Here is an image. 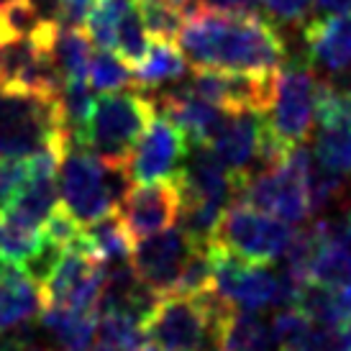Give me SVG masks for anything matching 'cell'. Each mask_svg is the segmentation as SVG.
Listing matches in <instances>:
<instances>
[{
  "mask_svg": "<svg viewBox=\"0 0 351 351\" xmlns=\"http://www.w3.org/2000/svg\"><path fill=\"white\" fill-rule=\"evenodd\" d=\"M177 41L195 67L269 75L287 62L282 34L259 13L193 8L185 13Z\"/></svg>",
  "mask_w": 351,
  "mask_h": 351,
  "instance_id": "6da1fadb",
  "label": "cell"
},
{
  "mask_svg": "<svg viewBox=\"0 0 351 351\" xmlns=\"http://www.w3.org/2000/svg\"><path fill=\"white\" fill-rule=\"evenodd\" d=\"M234 313V302L215 290L193 298L162 295L144 323V333L162 351H223Z\"/></svg>",
  "mask_w": 351,
  "mask_h": 351,
  "instance_id": "7a4b0ae2",
  "label": "cell"
},
{
  "mask_svg": "<svg viewBox=\"0 0 351 351\" xmlns=\"http://www.w3.org/2000/svg\"><path fill=\"white\" fill-rule=\"evenodd\" d=\"M72 141L59 98L19 85H0V159L26 162L44 149Z\"/></svg>",
  "mask_w": 351,
  "mask_h": 351,
  "instance_id": "3957f363",
  "label": "cell"
},
{
  "mask_svg": "<svg viewBox=\"0 0 351 351\" xmlns=\"http://www.w3.org/2000/svg\"><path fill=\"white\" fill-rule=\"evenodd\" d=\"M156 113V100L138 88L103 93L95 100L85 126L75 136L77 144L108 167H126L128 156Z\"/></svg>",
  "mask_w": 351,
  "mask_h": 351,
  "instance_id": "277c9868",
  "label": "cell"
},
{
  "mask_svg": "<svg viewBox=\"0 0 351 351\" xmlns=\"http://www.w3.org/2000/svg\"><path fill=\"white\" fill-rule=\"evenodd\" d=\"M126 167H108L88 149L69 141L57 167V187L62 208L80 226H88L113 213L128 190Z\"/></svg>",
  "mask_w": 351,
  "mask_h": 351,
  "instance_id": "5b68a950",
  "label": "cell"
},
{
  "mask_svg": "<svg viewBox=\"0 0 351 351\" xmlns=\"http://www.w3.org/2000/svg\"><path fill=\"white\" fill-rule=\"evenodd\" d=\"M313 165L315 162L311 152L302 144L287 149L277 165L259 169L246 182H241L234 203H244L290 226L302 223L313 213L311 195H308Z\"/></svg>",
  "mask_w": 351,
  "mask_h": 351,
  "instance_id": "8992f818",
  "label": "cell"
},
{
  "mask_svg": "<svg viewBox=\"0 0 351 351\" xmlns=\"http://www.w3.org/2000/svg\"><path fill=\"white\" fill-rule=\"evenodd\" d=\"M315 69L305 59L285 62L274 80L272 103L262 113L264 128L287 152L311 138L315 118Z\"/></svg>",
  "mask_w": 351,
  "mask_h": 351,
  "instance_id": "52a82bcc",
  "label": "cell"
},
{
  "mask_svg": "<svg viewBox=\"0 0 351 351\" xmlns=\"http://www.w3.org/2000/svg\"><path fill=\"white\" fill-rule=\"evenodd\" d=\"M295 228L244 203L226 208L213 231V244L249 264L269 267L293 244Z\"/></svg>",
  "mask_w": 351,
  "mask_h": 351,
  "instance_id": "ba28073f",
  "label": "cell"
},
{
  "mask_svg": "<svg viewBox=\"0 0 351 351\" xmlns=\"http://www.w3.org/2000/svg\"><path fill=\"white\" fill-rule=\"evenodd\" d=\"M315 123L313 156L318 167L339 177H351V85L318 80Z\"/></svg>",
  "mask_w": 351,
  "mask_h": 351,
  "instance_id": "9c48e42d",
  "label": "cell"
},
{
  "mask_svg": "<svg viewBox=\"0 0 351 351\" xmlns=\"http://www.w3.org/2000/svg\"><path fill=\"white\" fill-rule=\"evenodd\" d=\"M187 154H190V141L185 134L167 116L154 113L128 156V180L134 185L177 180L187 162Z\"/></svg>",
  "mask_w": 351,
  "mask_h": 351,
  "instance_id": "30bf717a",
  "label": "cell"
},
{
  "mask_svg": "<svg viewBox=\"0 0 351 351\" xmlns=\"http://www.w3.org/2000/svg\"><path fill=\"white\" fill-rule=\"evenodd\" d=\"M262 144H264V118L262 113H226L221 128L210 138L208 149L215 159L226 167V172L234 177L239 187L252 175H256L262 165Z\"/></svg>",
  "mask_w": 351,
  "mask_h": 351,
  "instance_id": "8fae6325",
  "label": "cell"
},
{
  "mask_svg": "<svg viewBox=\"0 0 351 351\" xmlns=\"http://www.w3.org/2000/svg\"><path fill=\"white\" fill-rule=\"evenodd\" d=\"M180 208H182L180 185L177 180H167V182L128 187L116 213L121 215L131 239H147L175 226V221L180 218Z\"/></svg>",
  "mask_w": 351,
  "mask_h": 351,
  "instance_id": "7c38bea8",
  "label": "cell"
},
{
  "mask_svg": "<svg viewBox=\"0 0 351 351\" xmlns=\"http://www.w3.org/2000/svg\"><path fill=\"white\" fill-rule=\"evenodd\" d=\"M193 241L182 228H165L159 234L138 239L131 252V267L144 285L159 295H167L175 285L177 274L185 264L187 254L193 252Z\"/></svg>",
  "mask_w": 351,
  "mask_h": 351,
  "instance_id": "4fadbf2b",
  "label": "cell"
},
{
  "mask_svg": "<svg viewBox=\"0 0 351 351\" xmlns=\"http://www.w3.org/2000/svg\"><path fill=\"white\" fill-rule=\"evenodd\" d=\"M305 62L328 75H351V13H328L302 23Z\"/></svg>",
  "mask_w": 351,
  "mask_h": 351,
  "instance_id": "5bb4252c",
  "label": "cell"
},
{
  "mask_svg": "<svg viewBox=\"0 0 351 351\" xmlns=\"http://www.w3.org/2000/svg\"><path fill=\"white\" fill-rule=\"evenodd\" d=\"M47 308L41 285H36L19 264L0 259V333L36 321Z\"/></svg>",
  "mask_w": 351,
  "mask_h": 351,
  "instance_id": "9a60e30c",
  "label": "cell"
},
{
  "mask_svg": "<svg viewBox=\"0 0 351 351\" xmlns=\"http://www.w3.org/2000/svg\"><path fill=\"white\" fill-rule=\"evenodd\" d=\"M159 103H162L165 116L185 134L190 147H208L210 138L215 136V131L221 128V123H223L226 118V113L221 108L200 100L185 85L162 95Z\"/></svg>",
  "mask_w": 351,
  "mask_h": 351,
  "instance_id": "2e32d148",
  "label": "cell"
},
{
  "mask_svg": "<svg viewBox=\"0 0 351 351\" xmlns=\"http://www.w3.org/2000/svg\"><path fill=\"white\" fill-rule=\"evenodd\" d=\"M39 326L51 339L54 351H90L98 331V315L67 305H47L39 313Z\"/></svg>",
  "mask_w": 351,
  "mask_h": 351,
  "instance_id": "e0dca14e",
  "label": "cell"
},
{
  "mask_svg": "<svg viewBox=\"0 0 351 351\" xmlns=\"http://www.w3.org/2000/svg\"><path fill=\"white\" fill-rule=\"evenodd\" d=\"M77 239L80 244L85 246V252L100 264L128 262L131 252H134V239H131L128 228L123 226L116 210L93 221V223L82 226Z\"/></svg>",
  "mask_w": 351,
  "mask_h": 351,
  "instance_id": "ac0fdd59",
  "label": "cell"
},
{
  "mask_svg": "<svg viewBox=\"0 0 351 351\" xmlns=\"http://www.w3.org/2000/svg\"><path fill=\"white\" fill-rule=\"evenodd\" d=\"M187 75V59L175 41L152 39L147 57L134 67V82L138 90L162 88L167 82H177Z\"/></svg>",
  "mask_w": 351,
  "mask_h": 351,
  "instance_id": "d6986e66",
  "label": "cell"
},
{
  "mask_svg": "<svg viewBox=\"0 0 351 351\" xmlns=\"http://www.w3.org/2000/svg\"><path fill=\"white\" fill-rule=\"evenodd\" d=\"M49 54L54 59V64L59 67V72L64 75V80H85L88 77L90 57H93V41H90L88 31H82L80 26L59 23Z\"/></svg>",
  "mask_w": 351,
  "mask_h": 351,
  "instance_id": "ffe728a7",
  "label": "cell"
},
{
  "mask_svg": "<svg viewBox=\"0 0 351 351\" xmlns=\"http://www.w3.org/2000/svg\"><path fill=\"white\" fill-rule=\"evenodd\" d=\"M272 343V323L262 318V313L236 308L226 333L223 351H269Z\"/></svg>",
  "mask_w": 351,
  "mask_h": 351,
  "instance_id": "44dd1931",
  "label": "cell"
},
{
  "mask_svg": "<svg viewBox=\"0 0 351 351\" xmlns=\"http://www.w3.org/2000/svg\"><path fill=\"white\" fill-rule=\"evenodd\" d=\"M90 88L95 93H118V90L136 88L134 67L123 62L113 49H93L88 67Z\"/></svg>",
  "mask_w": 351,
  "mask_h": 351,
  "instance_id": "7402d4cb",
  "label": "cell"
},
{
  "mask_svg": "<svg viewBox=\"0 0 351 351\" xmlns=\"http://www.w3.org/2000/svg\"><path fill=\"white\" fill-rule=\"evenodd\" d=\"M208 290H213V244L193 246V252L187 254L185 264L167 295L193 298V295L208 293Z\"/></svg>",
  "mask_w": 351,
  "mask_h": 351,
  "instance_id": "603a6c76",
  "label": "cell"
},
{
  "mask_svg": "<svg viewBox=\"0 0 351 351\" xmlns=\"http://www.w3.org/2000/svg\"><path fill=\"white\" fill-rule=\"evenodd\" d=\"M149 47H152V36H149L147 29H144V23L138 19L136 5H134V0H131L128 10L121 16V21H118L113 49H116V54L123 59V62H128L131 67H136L138 62L147 57Z\"/></svg>",
  "mask_w": 351,
  "mask_h": 351,
  "instance_id": "cb8c5ba5",
  "label": "cell"
},
{
  "mask_svg": "<svg viewBox=\"0 0 351 351\" xmlns=\"http://www.w3.org/2000/svg\"><path fill=\"white\" fill-rule=\"evenodd\" d=\"M134 5H136L138 19H141L152 39H177V34L182 29V21H185L182 10H177L175 5H169L165 0H134Z\"/></svg>",
  "mask_w": 351,
  "mask_h": 351,
  "instance_id": "d4e9b609",
  "label": "cell"
},
{
  "mask_svg": "<svg viewBox=\"0 0 351 351\" xmlns=\"http://www.w3.org/2000/svg\"><path fill=\"white\" fill-rule=\"evenodd\" d=\"M41 239H44V231L21 226L0 213V259L13 262L21 267L31 254L36 252V246L41 244Z\"/></svg>",
  "mask_w": 351,
  "mask_h": 351,
  "instance_id": "484cf974",
  "label": "cell"
},
{
  "mask_svg": "<svg viewBox=\"0 0 351 351\" xmlns=\"http://www.w3.org/2000/svg\"><path fill=\"white\" fill-rule=\"evenodd\" d=\"M59 103H62V113H64V123H67L69 136L75 141V136L80 134V128L85 126L90 110L95 106V95H93L90 82L88 80H64Z\"/></svg>",
  "mask_w": 351,
  "mask_h": 351,
  "instance_id": "4316f807",
  "label": "cell"
},
{
  "mask_svg": "<svg viewBox=\"0 0 351 351\" xmlns=\"http://www.w3.org/2000/svg\"><path fill=\"white\" fill-rule=\"evenodd\" d=\"M62 254H64V246L54 244V241H49V239L44 236V239H41V244L36 246V252L31 254L29 259L21 264V269L29 274L36 285H44L51 277L54 267L59 264Z\"/></svg>",
  "mask_w": 351,
  "mask_h": 351,
  "instance_id": "83f0119b",
  "label": "cell"
},
{
  "mask_svg": "<svg viewBox=\"0 0 351 351\" xmlns=\"http://www.w3.org/2000/svg\"><path fill=\"white\" fill-rule=\"evenodd\" d=\"M315 0H259L274 23H305Z\"/></svg>",
  "mask_w": 351,
  "mask_h": 351,
  "instance_id": "f1b7e54d",
  "label": "cell"
},
{
  "mask_svg": "<svg viewBox=\"0 0 351 351\" xmlns=\"http://www.w3.org/2000/svg\"><path fill=\"white\" fill-rule=\"evenodd\" d=\"M26 180V162H8L0 159V213L8 208L10 197Z\"/></svg>",
  "mask_w": 351,
  "mask_h": 351,
  "instance_id": "f546056e",
  "label": "cell"
},
{
  "mask_svg": "<svg viewBox=\"0 0 351 351\" xmlns=\"http://www.w3.org/2000/svg\"><path fill=\"white\" fill-rule=\"evenodd\" d=\"M205 8L223 13H259V0H203Z\"/></svg>",
  "mask_w": 351,
  "mask_h": 351,
  "instance_id": "4dcf8cb0",
  "label": "cell"
},
{
  "mask_svg": "<svg viewBox=\"0 0 351 351\" xmlns=\"http://www.w3.org/2000/svg\"><path fill=\"white\" fill-rule=\"evenodd\" d=\"M328 351H351V323H343L339 328H333Z\"/></svg>",
  "mask_w": 351,
  "mask_h": 351,
  "instance_id": "1f68e13d",
  "label": "cell"
},
{
  "mask_svg": "<svg viewBox=\"0 0 351 351\" xmlns=\"http://www.w3.org/2000/svg\"><path fill=\"white\" fill-rule=\"evenodd\" d=\"M313 5H315V10L321 16H328V13H351V0H315Z\"/></svg>",
  "mask_w": 351,
  "mask_h": 351,
  "instance_id": "d6a6232c",
  "label": "cell"
},
{
  "mask_svg": "<svg viewBox=\"0 0 351 351\" xmlns=\"http://www.w3.org/2000/svg\"><path fill=\"white\" fill-rule=\"evenodd\" d=\"M90 351H141V349L128 346V343H121V341H110V339H98V341H93Z\"/></svg>",
  "mask_w": 351,
  "mask_h": 351,
  "instance_id": "836d02e7",
  "label": "cell"
},
{
  "mask_svg": "<svg viewBox=\"0 0 351 351\" xmlns=\"http://www.w3.org/2000/svg\"><path fill=\"white\" fill-rule=\"evenodd\" d=\"M165 3H169V5H175L177 10H182V13H187V10L195 8L197 0H165Z\"/></svg>",
  "mask_w": 351,
  "mask_h": 351,
  "instance_id": "e575fe53",
  "label": "cell"
},
{
  "mask_svg": "<svg viewBox=\"0 0 351 351\" xmlns=\"http://www.w3.org/2000/svg\"><path fill=\"white\" fill-rule=\"evenodd\" d=\"M141 351H162V349H159L156 343H144V346H141Z\"/></svg>",
  "mask_w": 351,
  "mask_h": 351,
  "instance_id": "d590c367",
  "label": "cell"
},
{
  "mask_svg": "<svg viewBox=\"0 0 351 351\" xmlns=\"http://www.w3.org/2000/svg\"><path fill=\"white\" fill-rule=\"evenodd\" d=\"M13 3H16V0H0V10H5L8 5H13Z\"/></svg>",
  "mask_w": 351,
  "mask_h": 351,
  "instance_id": "8d00e7d4",
  "label": "cell"
}]
</instances>
